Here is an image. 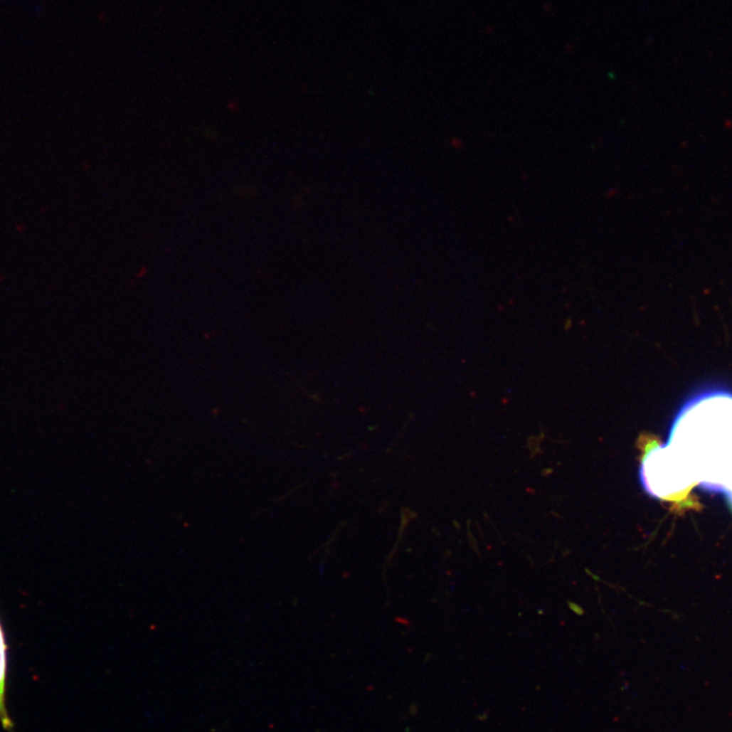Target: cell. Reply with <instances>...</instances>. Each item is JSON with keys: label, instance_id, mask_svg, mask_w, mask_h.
<instances>
[{"label": "cell", "instance_id": "obj_1", "mask_svg": "<svg viewBox=\"0 0 732 732\" xmlns=\"http://www.w3.org/2000/svg\"><path fill=\"white\" fill-rule=\"evenodd\" d=\"M664 445L691 482L710 492L732 489V392L706 388L689 398Z\"/></svg>", "mask_w": 732, "mask_h": 732}, {"label": "cell", "instance_id": "obj_2", "mask_svg": "<svg viewBox=\"0 0 732 732\" xmlns=\"http://www.w3.org/2000/svg\"><path fill=\"white\" fill-rule=\"evenodd\" d=\"M6 681H8V644L0 620V724L6 731H11L14 723L6 708Z\"/></svg>", "mask_w": 732, "mask_h": 732}]
</instances>
